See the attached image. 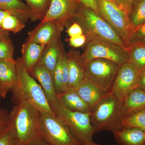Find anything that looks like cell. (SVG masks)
<instances>
[{
	"mask_svg": "<svg viewBox=\"0 0 145 145\" xmlns=\"http://www.w3.org/2000/svg\"><path fill=\"white\" fill-rule=\"evenodd\" d=\"M129 62L139 72L145 69V44H133L127 48Z\"/></svg>",
	"mask_w": 145,
	"mask_h": 145,
	"instance_id": "cb8c5ba5",
	"label": "cell"
},
{
	"mask_svg": "<svg viewBox=\"0 0 145 145\" xmlns=\"http://www.w3.org/2000/svg\"><path fill=\"white\" fill-rule=\"evenodd\" d=\"M55 116L83 144L93 142L95 130L91 123L90 112L73 111L62 103L59 97L56 102L49 103Z\"/></svg>",
	"mask_w": 145,
	"mask_h": 145,
	"instance_id": "277c9868",
	"label": "cell"
},
{
	"mask_svg": "<svg viewBox=\"0 0 145 145\" xmlns=\"http://www.w3.org/2000/svg\"><path fill=\"white\" fill-rule=\"evenodd\" d=\"M63 46L61 38L45 46L37 64L41 65L53 73Z\"/></svg>",
	"mask_w": 145,
	"mask_h": 145,
	"instance_id": "ffe728a7",
	"label": "cell"
},
{
	"mask_svg": "<svg viewBox=\"0 0 145 145\" xmlns=\"http://www.w3.org/2000/svg\"><path fill=\"white\" fill-rule=\"evenodd\" d=\"M14 46L9 35L0 40V60L15 61L13 58Z\"/></svg>",
	"mask_w": 145,
	"mask_h": 145,
	"instance_id": "f1b7e54d",
	"label": "cell"
},
{
	"mask_svg": "<svg viewBox=\"0 0 145 145\" xmlns=\"http://www.w3.org/2000/svg\"><path fill=\"white\" fill-rule=\"evenodd\" d=\"M99 14L113 28L125 43L129 46L130 37L133 31L128 13L113 0H96Z\"/></svg>",
	"mask_w": 145,
	"mask_h": 145,
	"instance_id": "52a82bcc",
	"label": "cell"
},
{
	"mask_svg": "<svg viewBox=\"0 0 145 145\" xmlns=\"http://www.w3.org/2000/svg\"><path fill=\"white\" fill-rule=\"evenodd\" d=\"M121 128V129L138 128L145 131V108L123 119Z\"/></svg>",
	"mask_w": 145,
	"mask_h": 145,
	"instance_id": "4316f807",
	"label": "cell"
},
{
	"mask_svg": "<svg viewBox=\"0 0 145 145\" xmlns=\"http://www.w3.org/2000/svg\"><path fill=\"white\" fill-rule=\"evenodd\" d=\"M122 102L109 92L90 112L91 123L95 133L103 131L113 132L121 129Z\"/></svg>",
	"mask_w": 145,
	"mask_h": 145,
	"instance_id": "5b68a950",
	"label": "cell"
},
{
	"mask_svg": "<svg viewBox=\"0 0 145 145\" xmlns=\"http://www.w3.org/2000/svg\"><path fill=\"white\" fill-rule=\"evenodd\" d=\"M8 35L9 33L8 31H4L2 29H0V40Z\"/></svg>",
	"mask_w": 145,
	"mask_h": 145,
	"instance_id": "f35d334b",
	"label": "cell"
},
{
	"mask_svg": "<svg viewBox=\"0 0 145 145\" xmlns=\"http://www.w3.org/2000/svg\"><path fill=\"white\" fill-rule=\"evenodd\" d=\"M0 10L13 13L25 23L31 18L30 9L21 0H0Z\"/></svg>",
	"mask_w": 145,
	"mask_h": 145,
	"instance_id": "603a6c76",
	"label": "cell"
},
{
	"mask_svg": "<svg viewBox=\"0 0 145 145\" xmlns=\"http://www.w3.org/2000/svg\"><path fill=\"white\" fill-rule=\"evenodd\" d=\"M117 5L125 10L128 13H129L131 7L135 0H113Z\"/></svg>",
	"mask_w": 145,
	"mask_h": 145,
	"instance_id": "d590c367",
	"label": "cell"
},
{
	"mask_svg": "<svg viewBox=\"0 0 145 145\" xmlns=\"http://www.w3.org/2000/svg\"><path fill=\"white\" fill-rule=\"evenodd\" d=\"M133 30L145 22V0H135L128 14Z\"/></svg>",
	"mask_w": 145,
	"mask_h": 145,
	"instance_id": "484cf974",
	"label": "cell"
},
{
	"mask_svg": "<svg viewBox=\"0 0 145 145\" xmlns=\"http://www.w3.org/2000/svg\"><path fill=\"white\" fill-rule=\"evenodd\" d=\"M9 124V113L0 107V133L5 129Z\"/></svg>",
	"mask_w": 145,
	"mask_h": 145,
	"instance_id": "d6a6232c",
	"label": "cell"
},
{
	"mask_svg": "<svg viewBox=\"0 0 145 145\" xmlns=\"http://www.w3.org/2000/svg\"><path fill=\"white\" fill-rule=\"evenodd\" d=\"M58 97L62 103L66 108L73 111L90 112L91 110L74 88H68Z\"/></svg>",
	"mask_w": 145,
	"mask_h": 145,
	"instance_id": "7402d4cb",
	"label": "cell"
},
{
	"mask_svg": "<svg viewBox=\"0 0 145 145\" xmlns=\"http://www.w3.org/2000/svg\"><path fill=\"white\" fill-rule=\"evenodd\" d=\"M17 82L16 61L0 60V96L5 98Z\"/></svg>",
	"mask_w": 145,
	"mask_h": 145,
	"instance_id": "5bb4252c",
	"label": "cell"
},
{
	"mask_svg": "<svg viewBox=\"0 0 145 145\" xmlns=\"http://www.w3.org/2000/svg\"><path fill=\"white\" fill-rule=\"evenodd\" d=\"M85 50L81 54L83 62L93 59L110 60L122 65L129 62L127 49L112 42L92 39L86 44Z\"/></svg>",
	"mask_w": 145,
	"mask_h": 145,
	"instance_id": "9c48e42d",
	"label": "cell"
},
{
	"mask_svg": "<svg viewBox=\"0 0 145 145\" xmlns=\"http://www.w3.org/2000/svg\"><path fill=\"white\" fill-rule=\"evenodd\" d=\"M68 42L71 46L78 48L86 44L87 43L86 37L84 34L69 37Z\"/></svg>",
	"mask_w": 145,
	"mask_h": 145,
	"instance_id": "1f68e13d",
	"label": "cell"
},
{
	"mask_svg": "<svg viewBox=\"0 0 145 145\" xmlns=\"http://www.w3.org/2000/svg\"><path fill=\"white\" fill-rule=\"evenodd\" d=\"M112 133L118 145H145V131L143 130L123 129Z\"/></svg>",
	"mask_w": 145,
	"mask_h": 145,
	"instance_id": "44dd1931",
	"label": "cell"
},
{
	"mask_svg": "<svg viewBox=\"0 0 145 145\" xmlns=\"http://www.w3.org/2000/svg\"><path fill=\"white\" fill-rule=\"evenodd\" d=\"M145 90V69L139 73L138 87Z\"/></svg>",
	"mask_w": 145,
	"mask_h": 145,
	"instance_id": "8d00e7d4",
	"label": "cell"
},
{
	"mask_svg": "<svg viewBox=\"0 0 145 145\" xmlns=\"http://www.w3.org/2000/svg\"><path fill=\"white\" fill-rule=\"evenodd\" d=\"M67 54L68 66V88L75 89L85 78L82 61L81 54L78 51L71 50Z\"/></svg>",
	"mask_w": 145,
	"mask_h": 145,
	"instance_id": "9a60e30c",
	"label": "cell"
},
{
	"mask_svg": "<svg viewBox=\"0 0 145 145\" xmlns=\"http://www.w3.org/2000/svg\"><path fill=\"white\" fill-rule=\"evenodd\" d=\"M75 89L88 106L91 111L108 93L101 90L85 78Z\"/></svg>",
	"mask_w": 145,
	"mask_h": 145,
	"instance_id": "e0dca14e",
	"label": "cell"
},
{
	"mask_svg": "<svg viewBox=\"0 0 145 145\" xmlns=\"http://www.w3.org/2000/svg\"><path fill=\"white\" fill-rule=\"evenodd\" d=\"M0 145H19L15 130L10 123L0 133Z\"/></svg>",
	"mask_w": 145,
	"mask_h": 145,
	"instance_id": "f546056e",
	"label": "cell"
},
{
	"mask_svg": "<svg viewBox=\"0 0 145 145\" xmlns=\"http://www.w3.org/2000/svg\"><path fill=\"white\" fill-rule=\"evenodd\" d=\"M82 62L85 78L101 90L109 93L121 65L103 59H93Z\"/></svg>",
	"mask_w": 145,
	"mask_h": 145,
	"instance_id": "8992f818",
	"label": "cell"
},
{
	"mask_svg": "<svg viewBox=\"0 0 145 145\" xmlns=\"http://www.w3.org/2000/svg\"><path fill=\"white\" fill-rule=\"evenodd\" d=\"M31 12L32 22L41 21L49 8L51 0H24Z\"/></svg>",
	"mask_w": 145,
	"mask_h": 145,
	"instance_id": "d4e9b609",
	"label": "cell"
},
{
	"mask_svg": "<svg viewBox=\"0 0 145 145\" xmlns=\"http://www.w3.org/2000/svg\"><path fill=\"white\" fill-rule=\"evenodd\" d=\"M53 78L57 94H61L67 89L68 88V66L67 54L64 48L60 53L53 72Z\"/></svg>",
	"mask_w": 145,
	"mask_h": 145,
	"instance_id": "ac0fdd59",
	"label": "cell"
},
{
	"mask_svg": "<svg viewBox=\"0 0 145 145\" xmlns=\"http://www.w3.org/2000/svg\"><path fill=\"white\" fill-rule=\"evenodd\" d=\"M25 25L24 21L13 13L8 12L3 20L0 29L16 34L22 30Z\"/></svg>",
	"mask_w": 145,
	"mask_h": 145,
	"instance_id": "83f0119b",
	"label": "cell"
},
{
	"mask_svg": "<svg viewBox=\"0 0 145 145\" xmlns=\"http://www.w3.org/2000/svg\"><path fill=\"white\" fill-rule=\"evenodd\" d=\"M45 46L27 40L22 46L21 61L30 74L38 63Z\"/></svg>",
	"mask_w": 145,
	"mask_h": 145,
	"instance_id": "d6986e66",
	"label": "cell"
},
{
	"mask_svg": "<svg viewBox=\"0 0 145 145\" xmlns=\"http://www.w3.org/2000/svg\"><path fill=\"white\" fill-rule=\"evenodd\" d=\"M73 22L82 29L87 42L92 39L105 40L127 48L125 43L108 24L91 8L80 3Z\"/></svg>",
	"mask_w": 145,
	"mask_h": 145,
	"instance_id": "3957f363",
	"label": "cell"
},
{
	"mask_svg": "<svg viewBox=\"0 0 145 145\" xmlns=\"http://www.w3.org/2000/svg\"><path fill=\"white\" fill-rule=\"evenodd\" d=\"M145 108V90L137 88L129 93L122 102V121Z\"/></svg>",
	"mask_w": 145,
	"mask_h": 145,
	"instance_id": "2e32d148",
	"label": "cell"
},
{
	"mask_svg": "<svg viewBox=\"0 0 145 145\" xmlns=\"http://www.w3.org/2000/svg\"><path fill=\"white\" fill-rule=\"evenodd\" d=\"M29 145H52L41 137L37 138Z\"/></svg>",
	"mask_w": 145,
	"mask_h": 145,
	"instance_id": "74e56055",
	"label": "cell"
},
{
	"mask_svg": "<svg viewBox=\"0 0 145 145\" xmlns=\"http://www.w3.org/2000/svg\"><path fill=\"white\" fill-rule=\"evenodd\" d=\"M64 26L55 20L47 21L40 24L28 32L27 40L46 46L61 38Z\"/></svg>",
	"mask_w": 145,
	"mask_h": 145,
	"instance_id": "7c38bea8",
	"label": "cell"
},
{
	"mask_svg": "<svg viewBox=\"0 0 145 145\" xmlns=\"http://www.w3.org/2000/svg\"></svg>",
	"mask_w": 145,
	"mask_h": 145,
	"instance_id": "60d3db41",
	"label": "cell"
},
{
	"mask_svg": "<svg viewBox=\"0 0 145 145\" xmlns=\"http://www.w3.org/2000/svg\"><path fill=\"white\" fill-rule=\"evenodd\" d=\"M79 4L76 0H51L46 15L41 22L55 20L67 26L73 22Z\"/></svg>",
	"mask_w": 145,
	"mask_h": 145,
	"instance_id": "8fae6325",
	"label": "cell"
},
{
	"mask_svg": "<svg viewBox=\"0 0 145 145\" xmlns=\"http://www.w3.org/2000/svg\"><path fill=\"white\" fill-rule=\"evenodd\" d=\"M67 32L69 37L79 36L84 34L82 27L76 22L73 23L69 27L67 30Z\"/></svg>",
	"mask_w": 145,
	"mask_h": 145,
	"instance_id": "836d02e7",
	"label": "cell"
},
{
	"mask_svg": "<svg viewBox=\"0 0 145 145\" xmlns=\"http://www.w3.org/2000/svg\"><path fill=\"white\" fill-rule=\"evenodd\" d=\"M79 3L91 8L98 14H99V7L96 0H76Z\"/></svg>",
	"mask_w": 145,
	"mask_h": 145,
	"instance_id": "e575fe53",
	"label": "cell"
},
{
	"mask_svg": "<svg viewBox=\"0 0 145 145\" xmlns=\"http://www.w3.org/2000/svg\"><path fill=\"white\" fill-rule=\"evenodd\" d=\"M138 84L139 72L129 63H125L119 68L109 92L122 102Z\"/></svg>",
	"mask_w": 145,
	"mask_h": 145,
	"instance_id": "30bf717a",
	"label": "cell"
},
{
	"mask_svg": "<svg viewBox=\"0 0 145 145\" xmlns=\"http://www.w3.org/2000/svg\"><path fill=\"white\" fill-rule=\"evenodd\" d=\"M129 43V46L136 44H145V22L133 30L130 37Z\"/></svg>",
	"mask_w": 145,
	"mask_h": 145,
	"instance_id": "4dcf8cb0",
	"label": "cell"
},
{
	"mask_svg": "<svg viewBox=\"0 0 145 145\" xmlns=\"http://www.w3.org/2000/svg\"><path fill=\"white\" fill-rule=\"evenodd\" d=\"M40 112L32 104L21 102L16 104L9 113V123L17 135L19 145H29L41 137Z\"/></svg>",
	"mask_w": 145,
	"mask_h": 145,
	"instance_id": "7a4b0ae2",
	"label": "cell"
},
{
	"mask_svg": "<svg viewBox=\"0 0 145 145\" xmlns=\"http://www.w3.org/2000/svg\"><path fill=\"white\" fill-rule=\"evenodd\" d=\"M16 61L17 82L11 91L13 103L16 105L21 102H27L41 112L55 115L41 86L27 70L21 58Z\"/></svg>",
	"mask_w": 145,
	"mask_h": 145,
	"instance_id": "6da1fadb",
	"label": "cell"
},
{
	"mask_svg": "<svg viewBox=\"0 0 145 145\" xmlns=\"http://www.w3.org/2000/svg\"><path fill=\"white\" fill-rule=\"evenodd\" d=\"M30 74L39 82L49 103L56 102L58 99V95L51 72L44 67L37 64Z\"/></svg>",
	"mask_w": 145,
	"mask_h": 145,
	"instance_id": "4fadbf2b",
	"label": "cell"
},
{
	"mask_svg": "<svg viewBox=\"0 0 145 145\" xmlns=\"http://www.w3.org/2000/svg\"><path fill=\"white\" fill-rule=\"evenodd\" d=\"M41 135L52 145H83L55 115L40 112Z\"/></svg>",
	"mask_w": 145,
	"mask_h": 145,
	"instance_id": "ba28073f",
	"label": "cell"
},
{
	"mask_svg": "<svg viewBox=\"0 0 145 145\" xmlns=\"http://www.w3.org/2000/svg\"><path fill=\"white\" fill-rule=\"evenodd\" d=\"M83 145H102L99 144H96V143H94L93 142H92L88 143V144H83Z\"/></svg>",
	"mask_w": 145,
	"mask_h": 145,
	"instance_id": "ab89813d",
	"label": "cell"
}]
</instances>
